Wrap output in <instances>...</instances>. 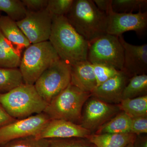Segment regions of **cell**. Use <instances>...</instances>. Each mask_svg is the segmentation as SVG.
I'll return each instance as SVG.
<instances>
[{
    "instance_id": "cell-24",
    "label": "cell",
    "mask_w": 147,
    "mask_h": 147,
    "mask_svg": "<svg viewBox=\"0 0 147 147\" xmlns=\"http://www.w3.org/2000/svg\"><path fill=\"white\" fill-rule=\"evenodd\" d=\"M147 0H112L113 12L117 13H132L134 10L146 8Z\"/></svg>"
},
{
    "instance_id": "cell-4",
    "label": "cell",
    "mask_w": 147,
    "mask_h": 147,
    "mask_svg": "<svg viewBox=\"0 0 147 147\" xmlns=\"http://www.w3.org/2000/svg\"><path fill=\"white\" fill-rule=\"evenodd\" d=\"M71 84L47 104L43 113L50 119H60L77 124L81 121L84 103L91 96Z\"/></svg>"
},
{
    "instance_id": "cell-27",
    "label": "cell",
    "mask_w": 147,
    "mask_h": 147,
    "mask_svg": "<svg viewBox=\"0 0 147 147\" xmlns=\"http://www.w3.org/2000/svg\"><path fill=\"white\" fill-rule=\"evenodd\" d=\"M92 66L97 87L118 74L121 71L112 67L104 65L92 64Z\"/></svg>"
},
{
    "instance_id": "cell-6",
    "label": "cell",
    "mask_w": 147,
    "mask_h": 147,
    "mask_svg": "<svg viewBox=\"0 0 147 147\" xmlns=\"http://www.w3.org/2000/svg\"><path fill=\"white\" fill-rule=\"evenodd\" d=\"M71 81V65L59 59L43 71L34 84L47 103L65 89Z\"/></svg>"
},
{
    "instance_id": "cell-26",
    "label": "cell",
    "mask_w": 147,
    "mask_h": 147,
    "mask_svg": "<svg viewBox=\"0 0 147 147\" xmlns=\"http://www.w3.org/2000/svg\"><path fill=\"white\" fill-rule=\"evenodd\" d=\"M73 2L74 0H48L46 9L53 17L65 16Z\"/></svg>"
},
{
    "instance_id": "cell-19",
    "label": "cell",
    "mask_w": 147,
    "mask_h": 147,
    "mask_svg": "<svg viewBox=\"0 0 147 147\" xmlns=\"http://www.w3.org/2000/svg\"><path fill=\"white\" fill-rule=\"evenodd\" d=\"M131 118L123 112L100 127L95 134L131 133Z\"/></svg>"
},
{
    "instance_id": "cell-3",
    "label": "cell",
    "mask_w": 147,
    "mask_h": 147,
    "mask_svg": "<svg viewBox=\"0 0 147 147\" xmlns=\"http://www.w3.org/2000/svg\"><path fill=\"white\" fill-rule=\"evenodd\" d=\"M0 104L11 117L18 120L43 113L48 103L38 94L34 85L23 83L0 94Z\"/></svg>"
},
{
    "instance_id": "cell-10",
    "label": "cell",
    "mask_w": 147,
    "mask_h": 147,
    "mask_svg": "<svg viewBox=\"0 0 147 147\" xmlns=\"http://www.w3.org/2000/svg\"><path fill=\"white\" fill-rule=\"evenodd\" d=\"M106 34L119 36L125 32L133 31L143 35L147 28V12L139 10L137 13H117L113 11L107 13Z\"/></svg>"
},
{
    "instance_id": "cell-16",
    "label": "cell",
    "mask_w": 147,
    "mask_h": 147,
    "mask_svg": "<svg viewBox=\"0 0 147 147\" xmlns=\"http://www.w3.org/2000/svg\"><path fill=\"white\" fill-rule=\"evenodd\" d=\"M0 30L19 53L31 43L15 21L7 16L0 15Z\"/></svg>"
},
{
    "instance_id": "cell-11",
    "label": "cell",
    "mask_w": 147,
    "mask_h": 147,
    "mask_svg": "<svg viewBox=\"0 0 147 147\" xmlns=\"http://www.w3.org/2000/svg\"><path fill=\"white\" fill-rule=\"evenodd\" d=\"M119 110L118 106L94 97L86 104L81 125L90 131L98 129L112 119Z\"/></svg>"
},
{
    "instance_id": "cell-15",
    "label": "cell",
    "mask_w": 147,
    "mask_h": 147,
    "mask_svg": "<svg viewBox=\"0 0 147 147\" xmlns=\"http://www.w3.org/2000/svg\"><path fill=\"white\" fill-rule=\"evenodd\" d=\"M70 84L83 91L92 93L97 87L92 64L87 60L71 65Z\"/></svg>"
},
{
    "instance_id": "cell-31",
    "label": "cell",
    "mask_w": 147,
    "mask_h": 147,
    "mask_svg": "<svg viewBox=\"0 0 147 147\" xmlns=\"http://www.w3.org/2000/svg\"><path fill=\"white\" fill-rule=\"evenodd\" d=\"M96 7L101 11L108 13L112 10V0H94Z\"/></svg>"
},
{
    "instance_id": "cell-14",
    "label": "cell",
    "mask_w": 147,
    "mask_h": 147,
    "mask_svg": "<svg viewBox=\"0 0 147 147\" xmlns=\"http://www.w3.org/2000/svg\"><path fill=\"white\" fill-rule=\"evenodd\" d=\"M129 76L125 71L120 72L96 87L91 96L108 103H119Z\"/></svg>"
},
{
    "instance_id": "cell-23",
    "label": "cell",
    "mask_w": 147,
    "mask_h": 147,
    "mask_svg": "<svg viewBox=\"0 0 147 147\" xmlns=\"http://www.w3.org/2000/svg\"><path fill=\"white\" fill-rule=\"evenodd\" d=\"M0 11L5 12L16 22L24 19L27 13L26 9L20 0H0Z\"/></svg>"
},
{
    "instance_id": "cell-1",
    "label": "cell",
    "mask_w": 147,
    "mask_h": 147,
    "mask_svg": "<svg viewBox=\"0 0 147 147\" xmlns=\"http://www.w3.org/2000/svg\"><path fill=\"white\" fill-rule=\"evenodd\" d=\"M49 41L60 59L70 65L87 60L89 43L71 26L65 16L53 17Z\"/></svg>"
},
{
    "instance_id": "cell-8",
    "label": "cell",
    "mask_w": 147,
    "mask_h": 147,
    "mask_svg": "<svg viewBox=\"0 0 147 147\" xmlns=\"http://www.w3.org/2000/svg\"><path fill=\"white\" fill-rule=\"evenodd\" d=\"M44 113L15 120L0 127V146L20 138L37 136L50 120Z\"/></svg>"
},
{
    "instance_id": "cell-13",
    "label": "cell",
    "mask_w": 147,
    "mask_h": 147,
    "mask_svg": "<svg viewBox=\"0 0 147 147\" xmlns=\"http://www.w3.org/2000/svg\"><path fill=\"white\" fill-rule=\"evenodd\" d=\"M124 49L123 70L129 76L146 74L147 70V45H135L119 36Z\"/></svg>"
},
{
    "instance_id": "cell-32",
    "label": "cell",
    "mask_w": 147,
    "mask_h": 147,
    "mask_svg": "<svg viewBox=\"0 0 147 147\" xmlns=\"http://www.w3.org/2000/svg\"><path fill=\"white\" fill-rule=\"evenodd\" d=\"M16 120L11 117L0 104V127L11 123Z\"/></svg>"
},
{
    "instance_id": "cell-20",
    "label": "cell",
    "mask_w": 147,
    "mask_h": 147,
    "mask_svg": "<svg viewBox=\"0 0 147 147\" xmlns=\"http://www.w3.org/2000/svg\"><path fill=\"white\" fill-rule=\"evenodd\" d=\"M118 107L119 110H122L131 119L147 117V95L134 98L122 99Z\"/></svg>"
},
{
    "instance_id": "cell-9",
    "label": "cell",
    "mask_w": 147,
    "mask_h": 147,
    "mask_svg": "<svg viewBox=\"0 0 147 147\" xmlns=\"http://www.w3.org/2000/svg\"><path fill=\"white\" fill-rule=\"evenodd\" d=\"M53 17L47 9L29 11L25 18L16 22L31 44L48 41L51 34Z\"/></svg>"
},
{
    "instance_id": "cell-17",
    "label": "cell",
    "mask_w": 147,
    "mask_h": 147,
    "mask_svg": "<svg viewBox=\"0 0 147 147\" xmlns=\"http://www.w3.org/2000/svg\"><path fill=\"white\" fill-rule=\"evenodd\" d=\"M88 139L97 147H125L134 142L136 135L131 133L94 134H91Z\"/></svg>"
},
{
    "instance_id": "cell-12",
    "label": "cell",
    "mask_w": 147,
    "mask_h": 147,
    "mask_svg": "<svg viewBox=\"0 0 147 147\" xmlns=\"http://www.w3.org/2000/svg\"><path fill=\"white\" fill-rule=\"evenodd\" d=\"M91 131L78 124L60 119H50L36 136L38 139L80 138L88 139Z\"/></svg>"
},
{
    "instance_id": "cell-33",
    "label": "cell",
    "mask_w": 147,
    "mask_h": 147,
    "mask_svg": "<svg viewBox=\"0 0 147 147\" xmlns=\"http://www.w3.org/2000/svg\"><path fill=\"white\" fill-rule=\"evenodd\" d=\"M134 147H147V138H143L137 141L135 140L134 143Z\"/></svg>"
},
{
    "instance_id": "cell-18",
    "label": "cell",
    "mask_w": 147,
    "mask_h": 147,
    "mask_svg": "<svg viewBox=\"0 0 147 147\" xmlns=\"http://www.w3.org/2000/svg\"><path fill=\"white\" fill-rule=\"evenodd\" d=\"M21 58L20 53L0 30V67L17 68L20 65Z\"/></svg>"
},
{
    "instance_id": "cell-25",
    "label": "cell",
    "mask_w": 147,
    "mask_h": 147,
    "mask_svg": "<svg viewBox=\"0 0 147 147\" xmlns=\"http://www.w3.org/2000/svg\"><path fill=\"white\" fill-rule=\"evenodd\" d=\"M49 139H38L34 136H30L15 139L0 147H49Z\"/></svg>"
},
{
    "instance_id": "cell-30",
    "label": "cell",
    "mask_w": 147,
    "mask_h": 147,
    "mask_svg": "<svg viewBox=\"0 0 147 147\" xmlns=\"http://www.w3.org/2000/svg\"><path fill=\"white\" fill-rule=\"evenodd\" d=\"M48 0H22V2L27 10L36 12L47 8Z\"/></svg>"
},
{
    "instance_id": "cell-29",
    "label": "cell",
    "mask_w": 147,
    "mask_h": 147,
    "mask_svg": "<svg viewBox=\"0 0 147 147\" xmlns=\"http://www.w3.org/2000/svg\"><path fill=\"white\" fill-rule=\"evenodd\" d=\"M131 133L135 135L147 133V117L131 119Z\"/></svg>"
},
{
    "instance_id": "cell-5",
    "label": "cell",
    "mask_w": 147,
    "mask_h": 147,
    "mask_svg": "<svg viewBox=\"0 0 147 147\" xmlns=\"http://www.w3.org/2000/svg\"><path fill=\"white\" fill-rule=\"evenodd\" d=\"M59 59L49 40L31 44L25 49L19 67L24 83L34 85L43 71Z\"/></svg>"
},
{
    "instance_id": "cell-21",
    "label": "cell",
    "mask_w": 147,
    "mask_h": 147,
    "mask_svg": "<svg viewBox=\"0 0 147 147\" xmlns=\"http://www.w3.org/2000/svg\"><path fill=\"white\" fill-rule=\"evenodd\" d=\"M23 83L19 69L0 67V94L10 91Z\"/></svg>"
},
{
    "instance_id": "cell-2",
    "label": "cell",
    "mask_w": 147,
    "mask_h": 147,
    "mask_svg": "<svg viewBox=\"0 0 147 147\" xmlns=\"http://www.w3.org/2000/svg\"><path fill=\"white\" fill-rule=\"evenodd\" d=\"M69 23L88 42L106 34L108 15L91 0H74L66 14Z\"/></svg>"
},
{
    "instance_id": "cell-7",
    "label": "cell",
    "mask_w": 147,
    "mask_h": 147,
    "mask_svg": "<svg viewBox=\"0 0 147 147\" xmlns=\"http://www.w3.org/2000/svg\"><path fill=\"white\" fill-rule=\"evenodd\" d=\"M87 60L123 71L124 49L119 36L105 34L89 43Z\"/></svg>"
},
{
    "instance_id": "cell-28",
    "label": "cell",
    "mask_w": 147,
    "mask_h": 147,
    "mask_svg": "<svg viewBox=\"0 0 147 147\" xmlns=\"http://www.w3.org/2000/svg\"><path fill=\"white\" fill-rule=\"evenodd\" d=\"M49 147H90L88 139L80 138L49 139Z\"/></svg>"
},
{
    "instance_id": "cell-35",
    "label": "cell",
    "mask_w": 147,
    "mask_h": 147,
    "mask_svg": "<svg viewBox=\"0 0 147 147\" xmlns=\"http://www.w3.org/2000/svg\"><path fill=\"white\" fill-rule=\"evenodd\" d=\"M90 147H97L96 146H94V145L92 144L91 146Z\"/></svg>"
},
{
    "instance_id": "cell-34",
    "label": "cell",
    "mask_w": 147,
    "mask_h": 147,
    "mask_svg": "<svg viewBox=\"0 0 147 147\" xmlns=\"http://www.w3.org/2000/svg\"><path fill=\"white\" fill-rule=\"evenodd\" d=\"M134 142L130 143V144H129L127 145L125 147H134Z\"/></svg>"
},
{
    "instance_id": "cell-22",
    "label": "cell",
    "mask_w": 147,
    "mask_h": 147,
    "mask_svg": "<svg viewBox=\"0 0 147 147\" xmlns=\"http://www.w3.org/2000/svg\"><path fill=\"white\" fill-rule=\"evenodd\" d=\"M128 84L125 87L122 93V100L135 98L146 93L147 75L146 74L135 75L129 79Z\"/></svg>"
}]
</instances>
